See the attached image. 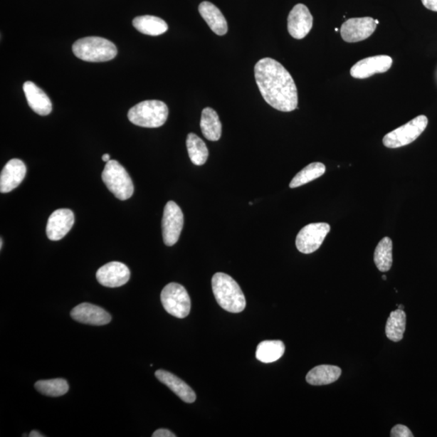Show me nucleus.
Here are the masks:
<instances>
[{
  "label": "nucleus",
  "mask_w": 437,
  "mask_h": 437,
  "mask_svg": "<svg viewBox=\"0 0 437 437\" xmlns=\"http://www.w3.org/2000/svg\"><path fill=\"white\" fill-rule=\"evenodd\" d=\"M255 74L259 91L271 107L282 112L298 108V88L281 63L273 58H262L256 65Z\"/></svg>",
  "instance_id": "nucleus-1"
},
{
  "label": "nucleus",
  "mask_w": 437,
  "mask_h": 437,
  "mask_svg": "<svg viewBox=\"0 0 437 437\" xmlns=\"http://www.w3.org/2000/svg\"><path fill=\"white\" fill-rule=\"evenodd\" d=\"M212 290L222 309L238 314L246 309V301L238 283L231 276L218 273L212 277Z\"/></svg>",
  "instance_id": "nucleus-2"
},
{
  "label": "nucleus",
  "mask_w": 437,
  "mask_h": 437,
  "mask_svg": "<svg viewBox=\"0 0 437 437\" xmlns=\"http://www.w3.org/2000/svg\"><path fill=\"white\" fill-rule=\"evenodd\" d=\"M73 51L80 60L92 63L110 61L117 54V47L112 41L99 37H88L76 41Z\"/></svg>",
  "instance_id": "nucleus-3"
},
{
  "label": "nucleus",
  "mask_w": 437,
  "mask_h": 437,
  "mask_svg": "<svg viewBox=\"0 0 437 437\" xmlns=\"http://www.w3.org/2000/svg\"><path fill=\"white\" fill-rule=\"evenodd\" d=\"M169 115L167 104L157 100H144L128 112V120L135 125L157 128L164 125Z\"/></svg>",
  "instance_id": "nucleus-4"
},
{
  "label": "nucleus",
  "mask_w": 437,
  "mask_h": 437,
  "mask_svg": "<svg viewBox=\"0 0 437 437\" xmlns=\"http://www.w3.org/2000/svg\"><path fill=\"white\" fill-rule=\"evenodd\" d=\"M102 178L109 191L117 199L127 200L133 196L134 185L131 177L115 159H110L106 163Z\"/></svg>",
  "instance_id": "nucleus-5"
},
{
  "label": "nucleus",
  "mask_w": 437,
  "mask_h": 437,
  "mask_svg": "<svg viewBox=\"0 0 437 437\" xmlns=\"http://www.w3.org/2000/svg\"><path fill=\"white\" fill-rule=\"evenodd\" d=\"M428 124V117L425 115H419L416 119L406 123L405 125L386 135L383 138V144L388 149H398V147L409 145L421 137V135L427 128Z\"/></svg>",
  "instance_id": "nucleus-6"
},
{
  "label": "nucleus",
  "mask_w": 437,
  "mask_h": 437,
  "mask_svg": "<svg viewBox=\"0 0 437 437\" xmlns=\"http://www.w3.org/2000/svg\"><path fill=\"white\" fill-rule=\"evenodd\" d=\"M161 300L165 311L174 317L184 318L190 314V296L179 283H170L165 286L161 294Z\"/></svg>",
  "instance_id": "nucleus-7"
},
{
  "label": "nucleus",
  "mask_w": 437,
  "mask_h": 437,
  "mask_svg": "<svg viewBox=\"0 0 437 437\" xmlns=\"http://www.w3.org/2000/svg\"><path fill=\"white\" fill-rule=\"evenodd\" d=\"M184 226V216L179 206L174 201L165 205L162 218V233L164 244L173 246L178 242Z\"/></svg>",
  "instance_id": "nucleus-8"
},
{
  "label": "nucleus",
  "mask_w": 437,
  "mask_h": 437,
  "mask_svg": "<svg viewBox=\"0 0 437 437\" xmlns=\"http://www.w3.org/2000/svg\"><path fill=\"white\" fill-rule=\"evenodd\" d=\"M330 231L327 223H310L300 230L297 236L296 246L300 253H312L317 251Z\"/></svg>",
  "instance_id": "nucleus-9"
},
{
  "label": "nucleus",
  "mask_w": 437,
  "mask_h": 437,
  "mask_svg": "<svg viewBox=\"0 0 437 437\" xmlns=\"http://www.w3.org/2000/svg\"><path fill=\"white\" fill-rule=\"evenodd\" d=\"M377 23L372 17L351 19L342 23L340 34L346 43H355L369 38L377 28Z\"/></svg>",
  "instance_id": "nucleus-10"
},
{
  "label": "nucleus",
  "mask_w": 437,
  "mask_h": 437,
  "mask_svg": "<svg viewBox=\"0 0 437 437\" xmlns=\"http://www.w3.org/2000/svg\"><path fill=\"white\" fill-rule=\"evenodd\" d=\"M392 64V58L388 56H372L357 62L350 73L353 78L367 79L375 74L388 72Z\"/></svg>",
  "instance_id": "nucleus-11"
},
{
  "label": "nucleus",
  "mask_w": 437,
  "mask_h": 437,
  "mask_svg": "<svg viewBox=\"0 0 437 437\" xmlns=\"http://www.w3.org/2000/svg\"><path fill=\"white\" fill-rule=\"evenodd\" d=\"M314 19L305 5L298 4L292 9L288 17V31L296 39H303L310 32Z\"/></svg>",
  "instance_id": "nucleus-12"
},
{
  "label": "nucleus",
  "mask_w": 437,
  "mask_h": 437,
  "mask_svg": "<svg viewBox=\"0 0 437 437\" xmlns=\"http://www.w3.org/2000/svg\"><path fill=\"white\" fill-rule=\"evenodd\" d=\"M96 276L100 285L108 288H119L126 285L131 277V273L125 264L111 262L100 268Z\"/></svg>",
  "instance_id": "nucleus-13"
},
{
  "label": "nucleus",
  "mask_w": 437,
  "mask_h": 437,
  "mask_svg": "<svg viewBox=\"0 0 437 437\" xmlns=\"http://www.w3.org/2000/svg\"><path fill=\"white\" fill-rule=\"evenodd\" d=\"M75 216L72 210L58 209L49 217L46 226L47 237L51 241H60L72 229Z\"/></svg>",
  "instance_id": "nucleus-14"
},
{
  "label": "nucleus",
  "mask_w": 437,
  "mask_h": 437,
  "mask_svg": "<svg viewBox=\"0 0 437 437\" xmlns=\"http://www.w3.org/2000/svg\"><path fill=\"white\" fill-rule=\"evenodd\" d=\"M70 316L76 322L92 326H104L111 321V316L107 311L90 303H82L75 307L70 312Z\"/></svg>",
  "instance_id": "nucleus-15"
},
{
  "label": "nucleus",
  "mask_w": 437,
  "mask_h": 437,
  "mask_svg": "<svg viewBox=\"0 0 437 437\" xmlns=\"http://www.w3.org/2000/svg\"><path fill=\"white\" fill-rule=\"evenodd\" d=\"M26 171V164L21 159H11L0 174V191L9 193L19 186L25 179Z\"/></svg>",
  "instance_id": "nucleus-16"
},
{
  "label": "nucleus",
  "mask_w": 437,
  "mask_h": 437,
  "mask_svg": "<svg viewBox=\"0 0 437 437\" xmlns=\"http://www.w3.org/2000/svg\"><path fill=\"white\" fill-rule=\"evenodd\" d=\"M29 107L35 113L46 116L51 113L52 103L46 93L32 81H26L23 86Z\"/></svg>",
  "instance_id": "nucleus-17"
},
{
  "label": "nucleus",
  "mask_w": 437,
  "mask_h": 437,
  "mask_svg": "<svg viewBox=\"0 0 437 437\" xmlns=\"http://www.w3.org/2000/svg\"><path fill=\"white\" fill-rule=\"evenodd\" d=\"M157 379L169 387L177 396L187 404H193L196 400V394L185 381L169 372L159 369L155 373Z\"/></svg>",
  "instance_id": "nucleus-18"
},
{
  "label": "nucleus",
  "mask_w": 437,
  "mask_h": 437,
  "mask_svg": "<svg viewBox=\"0 0 437 437\" xmlns=\"http://www.w3.org/2000/svg\"><path fill=\"white\" fill-rule=\"evenodd\" d=\"M199 14L202 16L209 26L218 36H223L228 32V23L220 9L216 6L208 1L201 3L199 7Z\"/></svg>",
  "instance_id": "nucleus-19"
},
{
  "label": "nucleus",
  "mask_w": 437,
  "mask_h": 437,
  "mask_svg": "<svg viewBox=\"0 0 437 437\" xmlns=\"http://www.w3.org/2000/svg\"><path fill=\"white\" fill-rule=\"evenodd\" d=\"M342 370L337 366L323 364L311 369L306 376V381L312 386H325L339 379Z\"/></svg>",
  "instance_id": "nucleus-20"
},
{
  "label": "nucleus",
  "mask_w": 437,
  "mask_h": 437,
  "mask_svg": "<svg viewBox=\"0 0 437 437\" xmlns=\"http://www.w3.org/2000/svg\"><path fill=\"white\" fill-rule=\"evenodd\" d=\"M200 127L204 137L210 141L221 139L222 125L216 112L211 108H205L201 116Z\"/></svg>",
  "instance_id": "nucleus-21"
},
{
  "label": "nucleus",
  "mask_w": 437,
  "mask_h": 437,
  "mask_svg": "<svg viewBox=\"0 0 437 437\" xmlns=\"http://www.w3.org/2000/svg\"><path fill=\"white\" fill-rule=\"evenodd\" d=\"M132 23L139 32L150 36H159L168 31L167 23L154 16L135 17Z\"/></svg>",
  "instance_id": "nucleus-22"
},
{
  "label": "nucleus",
  "mask_w": 437,
  "mask_h": 437,
  "mask_svg": "<svg viewBox=\"0 0 437 437\" xmlns=\"http://www.w3.org/2000/svg\"><path fill=\"white\" fill-rule=\"evenodd\" d=\"M285 352V346L282 341H263L257 347L256 358L265 364L273 363L280 359Z\"/></svg>",
  "instance_id": "nucleus-23"
},
{
  "label": "nucleus",
  "mask_w": 437,
  "mask_h": 437,
  "mask_svg": "<svg viewBox=\"0 0 437 437\" xmlns=\"http://www.w3.org/2000/svg\"><path fill=\"white\" fill-rule=\"evenodd\" d=\"M406 315L403 310L392 311L388 318L386 334L389 339L399 342L404 339L406 330Z\"/></svg>",
  "instance_id": "nucleus-24"
},
{
  "label": "nucleus",
  "mask_w": 437,
  "mask_h": 437,
  "mask_svg": "<svg viewBox=\"0 0 437 437\" xmlns=\"http://www.w3.org/2000/svg\"><path fill=\"white\" fill-rule=\"evenodd\" d=\"M374 263L381 273L391 270L393 264V242L391 238H384L378 243L374 252Z\"/></svg>",
  "instance_id": "nucleus-25"
},
{
  "label": "nucleus",
  "mask_w": 437,
  "mask_h": 437,
  "mask_svg": "<svg viewBox=\"0 0 437 437\" xmlns=\"http://www.w3.org/2000/svg\"><path fill=\"white\" fill-rule=\"evenodd\" d=\"M186 147L189 157L194 164L203 165L209 158V149L203 139L194 133L188 135Z\"/></svg>",
  "instance_id": "nucleus-26"
},
{
  "label": "nucleus",
  "mask_w": 437,
  "mask_h": 437,
  "mask_svg": "<svg viewBox=\"0 0 437 437\" xmlns=\"http://www.w3.org/2000/svg\"><path fill=\"white\" fill-rule=\"evenodd\" d=\"M326 172V167L320 162H315L307 165L302 170L294 177L290 188H297L307 184L312 181L320 178Z\"/></svg>",
  "instance_id": "nucleus-27"
},
{
  "label": "nucleus",
  "mask_w": 437,
  "mask_h": 437,
  "mask_svg": "<svg viewBox=\"0 0 437 437\" xmlns=\"http://www.w3.org/2000/svg\"><path fill=\"white\" fill-rule=\"evenodd\" d=\"M34 386L38 392L50 397H60L69 391L68 383L63 378L38 381Z\"/></svg>",
  "instance_id": "nucleus-28"
},
{
  "label": "nucleus",
  "mask_w": 437,
  "mask_h": 437,
  "mask_svg": "<svg viewBox=\"0 0 437 437\" xmlns=\"http://www.w3.org/2000/svg\"><path fill=\"white\" fill-rule=\"evenodd\" d=\"M391 437H413L414 435L412 434L411 430L404 426V425L398 424L396 426H394L391 433Z\"/></svg>",
  "instance_id": "nucleus-29"
},
{
  "label": "nucleus",
  "mask_w": 437,
  "mask_h": 437,
  "mask_svg": "<svg viewBox=\"0 0 437 437\" xmlns=\"http://www.w3.org/2000/svg\"><path fill=\"white\" fill-rule=\"evenodd\" d=\"M153 437H175L176 435L168 429H158L152 434Z\"/></svg>",
  "instance_id": "nucleus-30"
},
{
  "label": "nucleus",
  "mask_w": 437,
  "mask_h": 437,
  "mask_svg": "<svg viewBox=\"0 0 437 437\" xmlns=\"http://www.w3.org/2000/svg\"><path fill=\"white\" fill-rule=\"evenodd\" d=\"M425 8L437 11V0H421Z\"/></svg>",
  "instance_id": "nucleus-31"
},
{
  "label": "nucleus",
  "mask_w": 437,
  "mask_h": 437,
  "mask_svg": "<svg viewBox=\"0 0 437 437\" xmlns=\"http://www.w3.org/2000/svg\"><path fill=\"white\" fill-rule=\"evenodd\" d=\"M29 436L31 437H44L45 436L38 433V431L34 430V431H32L31 434H29Z\"/></svg>",
  "instance_id": "nucleus-32"
},
{
  "label": "nucleus",
  "mask_w": 437,
  "mask_h": 437,
  "mask_svg": "<svg viewBox=\"0 0 437 437\" xmlns=\"http://www.w3.org/2000/svg\"><path fill=\"white\" fill-rule=\"evenodd\" d=\"M102 161L107 163L110 161V157L109 154H105L102 156Z\"/></svg>",
  "instance_id": "nucleus-33"
},
{
  "label": "nucleus",
  "mask_w": 437,
  "mask_h": 437,
  "mask_svg": "<svg viewBox=\"0 0 437 437\" xmlns=\"http://www.w3.org/2000/svg\"><path fill=\"white\" fill-rule=\"evenodd\" d=\"M3 247V239L1 238V240H0V248H1L2 249Z\"/></svg>",
  "instance_id": "nucleus-34"
},
{
  "label": "nucleus",
  "mask_w": 437,
  "mask_h": 437,
  "mask_svg": "<svg viewBox=\"0 0 437 437\" xmlns=\"http://www.w3.org/2000/svg\"><path fill=\"white\" fill-rule=\"evenodd\" d=\"M399 310H403L404 309V307L403 305H399Z\"/></svg>",
  "instance_id": "nucleus-35"
},
{
  "label": "nucleus",
  "mask_w": 437,
  "mask_h": 437,
  "mask_svg": "<svg viewBox=\"0 0 437 437\" xmlns=\"http://www.w3.org/2000/svg\"><path fill=\"white\" fill-rule=\"evenodd\" d=\"M382 278H383L384 280H386V275H383Z\"/></svg>",
  "instance_id": "nucleus-36"
},
{
  "label": "nucleus",
  "mask_w": 437,
  "mask_h": 437,
  "mask_svg": "<svg viewBox=\"0 0 437 437\" xmlns=\"http://www.w3.org/2000/svg\"><path fill=\"white\" fill-rule=\"evenodd\" d=\"M377 25H378V23H379V21H378V20H375Z\"/></svg>",
  "instance_id": "nucleus-37"
}]
</instances>
